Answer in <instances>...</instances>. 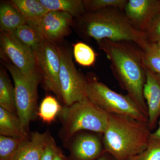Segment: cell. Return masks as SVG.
Wrapping results in <instances>:
<instances>
[{"label":"cell","instance_id":"cell-25","mask_svg":"<svg viewBox=\"0 0 160 160\" xmlns=\"http://www.w3.org/2000/svg\"><path fill=\"white\" fill-rule=\"evenodd\" d=\"M21 141L14 138L0 135V160H12Z\"/></svg>","mask_w":160,"mask_h":160},{"label":"cell","instance_id":"cell-4","mask_svg":"<svg viewBox=\"0 0 160 160\" xmlns=\"http://www.w3.org/2000/svg\"><path fill=\"white\" fill-rule=\"evenodd\" d=\"M59 115L62 125L61 138L66 142L81 132L103 134L109 123V113L94 105L88 98L71 106H64Z\"/></svg>","mask_w":160,"mask_h":160},{"label":"cell","instance_id":"cell-32","mask_svg":"<svg viewBox=\"0 0 160 160\" xmlns=\"http://www.w3.org/2000/svg\"><path fill=\"white\" fill-rule=\"evenodd\" d=\"M153 44H155L158 51L160 53V41H159L158 42H157L156 43H153Z\"/></svg>","mask_w":160,"mask_h":160},{"label":"cell","instance_id":"cell-29","mask_svg":"<svg viewBox=\"0 0 160 160\" xmlns=\"http://www.w3.org/2000/svg\"><path fill=\"white\" fill-rule=\"evenodd\" d=\"M150 139L160 142V120L158 129L154 132H151Z\"/></svg>","mask_w":160,"mask_h":160},{"label":"cell","instance_id":"cell-2","mask_svg":"<svg viewBox=\"0 0 160 160\" xmlns=\"http://www.w3.org/2000/svg\"><path fill=\"white\" fill-rule=\"evenodd\" d=\"M78 27L84 37L96 40L132 42L144 49L149 43L144 32L132 26L124 12L109 8L86 12L77 18Z\"/></svg>","mask_w":160,"mask_h":160},{"label":"cell","instance_id":"cell-21","mask_svg":"<svg viewBox=\"0 0 160 160\" xmlns=\"http://www.w3.org/2000/svg\"><path fill=\"white\" fill-rule=\"evenodd\" d=\"M12 33L21 42L32 50L44 39L37 29L27 24L18 27Z\"/></svg>","mask_w":160,"mask_h":160},{"label":"cell","instance_id":"cell-26","mask_svg":"<svg viewBox=\"0 0 160 160\" xmlns=\"http://www.w3.org/2000/svg\"><path fill=\"white\" fill-rule=\"evenodd\" d=\"M127 160H160V142L150 139L145 150Z\"/></svg>","mask_w":160,"mask_h":160},{"label":"cell","instance_id":"cell-18","mask_svg":"<svg viewBox=\"0 0 160 160\" xmlns=\"http://www.w3.org/2000/svg\"><path fill=\"white\" fill-rule=\"evenodd\" d=\"M44 7L49 11L66 12L73 18L82 16L86 12L82 0H39Z\"/></svg>","mask_w":160,"mask_h":160},{"label":"cell","instance_id":"cell-22","mask_svg":"<svg viewBox=\"0 0 160 160\" xmlns=\"http://www.w3.org/2000/svg\"><path fill=\"white\" fill-rule=\"evenodd\" d=\"M141 55L144 67L160 74V53L154 44L149 43L144 49H141Z\"/></svg>","mask_w":160,"mask_h":160},{"label":"cell","instance_id":"cell-27","mask_svg":"<svg viewBox=\"0 0 160 160\" xmlns=\"http://www.w3.org/2000/svg\"><path fill=\"white\" fill-rule=\"evenodd\" d=\"M145 33L147 42L150 44L160 41V10L156 15Z\"/></svg>","mask_w":160,"mask_h":160},{"label":"cell","instance_id":"cell-20","mask_svg":"<svg viewBox=\"0 0 160 160\" xmlns=\"http://www.w3.org/2000/svg\"><path fill=\"white\" fill-rule=\"evenodd\" d=\"M62 107L56 98L51 95L46 96L41 102L38 116L44 122L51 123L59 115Z\"/></svg>","mask_w":160,"mask_h":160},{"label":"cell","instance_id":"cell-3","mask_svg":"<svg viewBox=\"0 0 160 160\" xmlns=\"http://www.w3.org/2000/svg\"><path fill=\"white\" fill-rule=\"evenodd\" d=\"M151 134L147 123L109 113L108 126L102 134L104 149L116 160H127L148 147Z\"/></svg>","mask_w":160,"mask_h":160},{"label":"cell","instance_id":"cell-1","mask_svg":"<svg viewBox=\"0 0 160 160\" xmlns=\"http://www.w3.org/2000/svg\"><path fill=\"white\" fill-rule=\"evenodd\" d=\"M97 42L110 61L112 74L121 88L127 92L148 117V108L144 97L146 70L141 48L134 43L126 41L105 39Z\"/></svg>","mask_w":160,"mask_h":160},{"label":"cell","instance_id":"cell-11","mask_svg":"<svg viewBox=\"0 0 160 160\" xmlns=\"http://www.w3.org/2000/svg\"><path fill=\"white\" fill-rule=\"evenodd\" d=\"M160 10V0H128L123 12L136 29L144 32Z\"/></svg>","mask_w":160,"mask_h":160},{"label":"cell","instance_id":"cell-9","mask_svg":"<svg viewBox=\"0 0 160 160\" xmlns=\"http://www.w3.org/2000/svg\"><path fill=\"white\" fill-rule=\"evenodd\" d=\"M0 46L5 58L20 71L27 75H41L32 49L21 42L12 32L1 31Z\"/></svg>","mask_w":160,"mask_h":160},{"label":"cell","instance_id":"cell-13","mask_svg":"<svg viewBox=\"0 0 160 160\" xmlns=\"http://www.w3.org/2000/svg\"><path fill=\"white\" fill-rule=\"evenodd\" d=\"M146 82L144 97L148 108V125L150 130L160 117V74L145 68Z\"/></svg>","mask_w":160,"mask_h":160},{"label":"cell","instance_id":"cell-15","mask_svg":"<svg viewBox=\"0 0 160 160\" xmlns=\"http://www.w3.org/2000/svg\"><path fill=\"white\" fill-rule=\"evenodd\" d=\"M10 2L22 15L26 24L36 29L49 11L39 0H12Z\"/></svg>","mask_w":160,"mask_h":160},{"label":"cell","instance_id":"cell-14","mask_svg":"<svg viewBox=\"0 0 160 160\" xmlns=\"http://www.w3.org/2000/svg\"><path fill=\"white\" fill-rule=\"evenodd\" d=\"M52 138L49 131L32 132L21 141L12 160H40Z\"/></svg>","mask_w":160,"mask_h":160},{"label":"cell","instance_id":"cell-23","mask_svg":"<svg viewBox=\"0 0 160 160\" xmlns=\"http://www.w3.org/2000/svg\"><path fill=\"white\" fill-rule=\"evenodd\" d=\"M73 56L77 62L86 67L94 65L96 59V55L93 49L82 42L77 43L73 46Z\"/></svg>","mask_w":160,"mask_h":160},{"label":"cell","instance_id":"cell-5","mask_svg":"<svg viewBox=\"0 0 160 160\" xmlns=\"http://www.w3.org/2000/svg\"><path fill=\"white\" fill-rule=\"evenodd\" d=\"M87 97L108 113L126 116L148 123V117L128 94L118 93L96 78H87Z\"/></svg>","mask_w":160,"mask_h":160},{"label":"cell","instance_id":"cell-6","mask_svg":"<svg viewBox=\"0 0 160 160\" xmlns=\"http://www.w3.org/2000/svg\"><path fill=\"white\" fill-rule=\"evenodd\" d=\"M4 65L11 75L15 91L17 112L26 133L29 134L30 123L38 116V89L41 75H27L11 63Z\"/></svg>","mask_w":160,"mask_h":160},{"label":"cell","instance_id":"cell-8","mask_svg":"<svg viewBox=\"0 0 160 160\" xmlns=\"http://www.w3.org/2000/svg\"><path fill=\"white\" fill-rule=\"evenodd\" d=\"M33 51L45 88L62 100L59 79L60 58L58 46L44 39Z\"/></svg>","mask_w":160,"mask_h":160},{"label":"cell","instance_id":"cell-7","mask_svg":"<svg viewBox=\"0 0 160 160\" xmlns=\"http://www.w3.org/2000/svg\"><path fill=\"white\" fill-rule=\"evenodd\" d=\"M60 58L59 79L62 100L70 106L87 97V78L78 71L71 53L62 47H58Z\"/></svg>","mask_w":160,"mask_h":160},{"label":"cell","instance_id":"cell-12","mask_svg":"<svg viewBox=\"0 0 160 160\" xmlns=\"http://www.w3.org/2000/svg\"><path fill=\"white\" fill-rule=\"evenodd\" d=\"M73 17L66 12L49 11L45 15L37 29L45 40L55 44L69 34Z\"/></svg>","mask_w":160,"mask_h":160},{"label":"cell","instance_id":"cell-24","mask_svg":"<svg viewBox=\"0 0 160 160\" xmlns=\"http://www.w3.org/2000/svg\"><path fill=\"white\" fill-rule=\"evenodd\" d=\"M128 0H83L86 12H93L109 9L116 8L124 10Z\"/></svg>","mask_w":160,"mask_h":160},{"label":"cell","instance_id":"cell-30","mask_svg":"<svg viewBox=\"0 0 160 160\" xmlns=\"http://www.w3.org/2000/svg\"><path fill=\"white\" fill-rule=\"evenodd\" d=\"M96 160H116L109 153L105 152Z\"/></svg>","mask_w":160,"mask_h":160},{"label":"cell","instance_id":"cell-17","mask_svg":"<svg viewBox=\"0 0 160 160\" xmlns=\"http://www.w3.org/2000/svg\"><path fill=\"white\" fill-rule=\"evenodd\" d=\"M26 24L19 11L10 2L0 6L1 31L12 32L18 27Z\"/></svg>","mask_w":160,"mask_h":160},{"label":"cell","instance_id":"cell-28","mask_svg":"<svg viewBox=\"0 0 160 160\" xmlns=\"http://www.w3.org/2000/svg\"><path fill=\"white\" fill-rule=\"evenodd\" d=\"M59 148L57 146L54 139L52 138L40 160H53Z\"/></svg>","mask_w":160,"mask_h":160},{"label":"cell","instance_id":"cell-31","mask_svg":"<svg viewBox=\"0 0 160 160\" xmlns=\"http://www.w3.org/2000/svg\"><path fill=\"white\" fill-rule=\"evenodd\" d=\"M53 160H68L64 156V155L62 154V152L59 149L58 151L57 152Z\"/></svg>","mask_w":160,"mask_h":160},{"label":"cell","instance_id":"cell-16","mask_svg":"<svg viewBox=\"0 0 160 160\" xmlns=\"http://www.w3.org/2000/svg\"><path fill=\"white\" fill-rule=\"evenodd\" d=\"M17 114L0 107V135L23 141L28 137Z\"/></svg>","mask_w":160,"mask_h":160},{"label":"cell","instance_id":"cell-10","mask_svg":"<svg viewBox=\"0 0 160 160\" xmlns=\"http://www.w3.org/2000/svg\"><path fill=\"white\" fill-rule=\"evenodd\" d=\"M82 132L73 137L67 160H96L106 152L102 134Z\"/></svg>","mask_w":160,"mask_h":160},{"label":"cell","instance_id":"cell-19","mask_svg":"<svg viewBox=\"0 0 160 160\" xmlns=\"http://www.w3.org/2000/svg\"><path fill=\"white\" fill-rule=\"evenodd\" d=\"M0 107L17 114L14 86L6 71L2 69L0 70Z\"/></svg>","mask_w":160,"mask_h":160}]
</instances>
